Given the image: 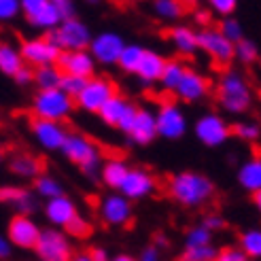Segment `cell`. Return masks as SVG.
<instances>
[{"mask_svg": "<svg viewBox=\"0 0 261 261\" xmlns=\"http://www.w3.org/2000/svg\"><path fill=\"white\" fill-rule=\"evenodd\" d=\"M236 58L242 62V64H253L257 58H259V51H257V45L246 41V38H242V41L236 45Z\"/></svg>", "mask_w": 261, "mask_h": 261, "instance_id": "cell-42", "label": "cell"}, {"mask_svg": "<svg viewBox=\"0 0 261 261\" xmlns=\"http://www.w3.org/2000/svg\"><path fill=\"white\" fill-rule=\"evenodd\" d=\"M164 68H166V60H164L160 54H155V51L145 49V54H142V60H140V64H138L136 74L140 76L142 81L151 83V81H160V79H162Z\"/></svg>", "mask_w": 261, "mask_h": 261, "instance_id": "cell-26", "label": "cell"}, {"mask_svg": "<svg viewBox=\"0 0 261 261\" xmlns=\"http://www.w3.org/2000/svg\"><path fill=\"white\" fill-rule=\"evenodd\" d=\"M15 83L17 85H30V83H34V70L30 66H23L17 72V76H15Z\"/></svg>", "mask_w": 261, "mask_h": 261, "instance_id": "cell-48", "label": "cell"}, {"mask_svg": "<svg viewBox=\"0 0 261 261\" xmlns=\"http://www.w3.org/2000/svg\"><path fill=\"white\" fill-rule=\"evenodd\" d=\"M132 107H134L132 102H127L123 96L117 94L115 98H111L107 104H104L102 111H100L98 115H100V119L107 123V125H111V127H119L121 121L127 117V113L132 111Z\"/></svg>", "mask_w": 261, "mask_h": 261, "instance_id": "cell-24", "label": "cell"}, {"mask_svg": "<svg viewBox=\"0 0 261 261\" xmlns=\"http://www.w3.org/2000/svg\"><path fill=\"white\" fill-rule=\"evenodd\" d=\"M111 261H136V259L129 257V255H117V257H113Z\"/></svg>", "mask_w": 261, "mask_h": 261, "instance_id": "cell-55", "label": "cell"}, {"mask_svg": "<svg viewBox=\"0 0 261 261\" xmlns=\"http://www.w3.org/2000/svg\"><path fill=\"white\" fill-rule=\"evenodd\" d=\"M87 81H89V79H79V76L64 74V76H62V83H60V89H62L66 96H70L72 100H76V96H79L81 91H83V87H85Z\"/></svg>", "mask_w": 261, "mask_h": 261, "instance_id": "cell-40", "label": "cell"}, {"mask_svg": "<svg viewBox=\"0 0 261 261\" xmlns=\"http://www.w3.org/2000/svg\"><path fill=\"white\" fill-rule=\"evenodd\" d=\"M215 98L227 113H246L253 102L249 83L238 72H231V70L223 72V76H221Z\"/></svg>", "mask_w": 261, "mask_h": 261, "instance_id": "cell-4", "label": "cell"}, {"mask_svg": "<svg viewBox=\"0 0 261 261\" xmlns=\"http://www.w3.org/2000/svg\"><path fill=\"white\" fill-rule=\"evenodd\" d=\"M56 5H58V9H60V13H62V19H64V21L76 17V15H74V5L70 3V0H56Z\"/></svg>", "mask_w": 261, "mask_h": 261, "instance_id": "cell-47", "label": "cell"}, {"mask_svg": "<svg viewBox=\"0 0 261 261\" xmlns=\"http://www.w3.org/2000/svg\"><path fill=\"white\" fill-rule=\"evenodd\" d=\"M9 170H11V174H15L17 178L36 180L38 176L45 174V162L38 158V155L19 151V153H13L9 158Z\"/></svg>", "mask_w": 261, "mask_h": 261, "instance_id": "cell-21", "label": "cell"}, {"mask_svg": "<svg viewBox=\"0 0 261 261\" xmlns=\"http://www.w3.org/2000/svg\"><path fill=\"white\" fill-rule=\"evenodd\" d=\"M219 251H215V246H198V249H185L182 253V261H215Z\"/></svg>", "mask_w": 261, "mask_h": 261, "instance_id": "cell-38", "label": "cell"}, {"mask_svg": "<svg viewBox=\"0 0 261 261\" xmlns=\"http://www.w3.org/2000/svg\"><path fill=\"white\" fill-rule=\"evenodd\" d=\"M62 153L70 164H74L87 178H96L102 168V151L91 138L79 132H68Z\"/></svg>", "mask_w": 261, "mask_h": 261, "instance_id": "cell-2", "label": "cell"}, {"mask_svg": "<svg viewBox=\"0 0 261 261\" xmlns=\"http://www.w3.org/2000/svg\"><path fill=\"white\" fill-rule=\"evenodd\" d=\"M217 30L223 34L229 43H233V45H238L242 41V28H240V23L236 19H231V17H225L223 21L219 23Z\"/></svg>", "mask_w": 261, "mask_h": 261, "instance_id": "cell-37", "label": "cell"}, {"mask_svg": "<svg viewBox=\"0 0 261 261\" xmlns=\"http://www.w3.org/2000/svg\"><path fill=\"white\" fill-rule=\"evenodd\" d=\"M56 66L62 74L79 76V79H91L96 72V60L89 51H62Z\"/></svg>", "mask_w": 261, "mask_h": 261, "instance_id": "cell-16", "label": "cell"}, {"mask_svg": "<svg viewBox=\"0 0 261 261\" xmlns=\"http://www.w3.org/2000/svg\"><path fill=\"white\" fill-rule=\"evenodd\" d=\"M155 187H158V180L149 170H145V168H129V174L119 191L127 200H142L151 195Z\"/></svg>", "mask_w": 261, "mask_h": 261, "instance_id": "cell-17", "label": "cell"}, {"mask_svg": "<svg viewBox=\"0 0 261 261\" xmlns=\"http://www.w3.org/2000/svg\"><path fill=\"white\" fill-rule=\"evenodd\" d=\"M185 72H187V66L182 62H178V60H170V62H166V68H164V74H162V85L166 87V89H174L176 91V87H178V83L182 81V76H185Z\"/></svg>", "mask_w": 261, "mask_h": 261, "instance_id": "cell-32", "label": "cell"}, {"mask_svg": "<svg viewBox=\"0 0 261 261\" xmlns=\"http://www.w3.org/2000/svg\"><path fill=\"white\" fill-rule=\"evenodd\" d=\"M211 240H213V233H211V229H206L204 225L189 229V231H187V236H185L187 249H198V246H211Z\"/></svg>", "mask_w": 261, "mask_h": 261, "instance_id": "cell-36", "label": "cell"}, {"mask_svg": "<svg viewBox=\"0 0 261 261\" xmlns=\"http://www.w3.org/2000/svg\"><path fill=\"white\" fill-rule=\"evenodd\" d=\"M211 7H213V11H217V13H221V15H231L233 11H236V0H213L211 3Z\"/></svg>", "mask_w": 261, "mask_h": 261, "instance_id": "cell-45", "label": "cell"}, {"mask_svg": "<svg viewBox=\"0 0 261 261\" xmlns=\"http://www.w3.org/2000/svg\"><path fill=\"white\" fill-rule=\"evenodd\" d=\"M21 13L19 0H0V21H13Z\"/></svg>", "mask_w": 261, "mask_h": 261, "instance_id": "cell-43", "label": "cell"}, {"mask_svg": "<svg viewBox=\"0 0 261 261\" xmlns=\"http://www.w3.org/2000/svg\"><path fill=\"white\" fill-rule=\"evenodd\" d=\"M178 261H182V259H178Z\"/></svg>", "mask_w": 261, "mask_h": 261, "instance_id": "cell-58", "label": "cell"}, {"mask_svg": "<svg viewBox=\"0 0 261 261\" xmlns=\"http://www.w3.org/2000/svg\"><path fill=\"white\" fill-rule=\"evenodd\" d=\"M238 180L244 189L249 191H261V158H253L251 162H246L240 166Z\"/></svg>", "mask_w": 261, "mask_h": 261, "instance_id": "cell-29", "label": "cell"}, {"mask_svg": "<svg viewBox=\"0 0 261 261\" xmlns=\"http://www.w3.org/2000/svg\"><path fill=\"white\" fill-rule=\"evenodd\" d=\"M64 231H66L68 238H81V240H83V238L89 236L91 231H94V227H91V223H89V221H87L83 215H79Z\"/></svg>", "mask_w": 261, "mask_h": 261, "instance_id": "cell-39", "label": "cell"}, {"mask_svg": "<svg viewBox=\"0 0 261 261\" xmlns=\"http://www.w3.org/2000/svg\"><path fill=\"white\" fill-rule=\"evenodd\" d=\"M259 98H261V91H259Z\"/></svg>", "mask_w": 261, "mask_h": 261, "instance_id": "cell-57", "label": "cell"}, {"mask_svg": "<svg viewBox=\"0 0 261 261\" xmlns=\"http://www.w3.org/2000/svg\"><path fill=\"white\" fill-rule=\"evenodd\" d=\"M5 160H7V151H5V147H3V142H0V166L5 164Z\"/></svg>", "mask_w": 261, "mask_h": 261, "instance_id": "cell-56", "label": "cell"}, {"mask_svg": "<svg viewBox=\"0 0 261 261\" xmlns=\"http://www.w3.org/2000/svg\"><path fill=\"white\" fill-rule=\"evenodd\" d=\"M98 215L107 225H132L134 213H132V202L123 195H104L98 202Z\"/></svg>", "mask_w": 261, "mask_h": 261, "instance_id": "cell-12", "label": "cell"}, {"mask_svg": "<svg viewBox=\"0 0 261 261\" xmlns=\"http://www.w3.org/2000/svg\"><path fill=\"white\" fill-rule=\"evenodd\" d=\"M195 136L206 147H219L231 136V125H227L217 113H208L195 123Z\"/></svg>", "mask_w": 261, "mask_h": 261, "instance_id": "cell-13", "label": "cell"}, {"mask_svg": "<svg viewBox=\"0 0 261 261\" xmlns=\"http://www.w3.org/2000/svg\"><path fill=\"white\" fill-rule=\"evenodd\" d=\"M138 261H160V251H158V246H147V249L140 253Z\"/></svg>", "mask_w": 261, "mask_h": 261, "instance_id": "cell-51", "label": "cell"}, {"mask_svg": "<svg viewBox=\"0 0 261 261\" xmlns=\"http://www.w3.org/2000/svg\"><path fill=\"white\" fill-rule=\"evenodd\" d=\"M168 195L180 206L198 208L215 195V182L200 172H180L168 178Z\"/></svg>", "mask_w": 261, "mask_h": 261, "instance_id": "cell-1", "label": "cell"}, {"mask_svg": "<svg viewBox=\"0 0 261 261\" xmlns=\"http://www.w3.org/2000/svg\"><path fill=\"white\" fill-rule=\"evenodd\" d=\"M215 261H217V259H215Z\"/></svg>", "mask_w": 261, "mask_h": 261, "instance_id": "cell-59", "label": "cell"}, {"mask_svg": "<svg viewBox=\"0 0 261 261\" xmlns=\"http://www.w3.org/2000/svg\"><path fill=\"white\" fill-rule=\"evenodd\" d=\"M142 54H145V49L138 47V45H125L123 54L119 58V68L125 70V72H136L138 70V64L142 60Z\"/></svg>", "mask_w": 261, "mask_h": 261, "instance_id": "cell-34", "label": "cell"}, {"mask_svg": "<svg viewBox=\"0 0 261 261\" xmlns=\"http://www.w3.org/2000/svg\"><path fill=\"white\" fill-rule=\"evenodd\" d=\"M189 5H182V3H176V0H158V3L153 5L155 13L166 19H176V17H182L185 13L189 11L187 9Z\"/></svg>", "mask_w": 261, "mask_h": 261, "instance_id": "cell-35", "label": "cell"}, {"mask_svg": "<svg viewBox=\"0 0 261 261\" xmlns=\"http://www.w3.org/2000/svg\"><path fill=\"white\" fill-rule=\"evenodd\" d=\"M34 195L45 198V200H54V198H60V195H66V193H64L62 182L56 176L43 174L34 180Z\"/></svg>", "mask_w": 261, "mask_h": 261, "instance_id": "cell-30", "label": "cell"}, {"mask_svg": "<svg viewBox=\"0 0 261 261\" xmlns=\"http://www.w3.org/2000/svg\"><path fill=\"white\" fill-rule=\"evenodd\" d=\"M253 202H255V206L259 208V213H261V191H255L253 193Z\"/></svg>", "mask_w": 261, "mask_h": 261, "instance_id": "cell-54", "label": "cell"}, {"mask_svg": "<svg viewBox=\"0 0 261 261\" xmlns=\"http://www.w3.org/2000/svg\"><path fill=\"white\" fill-rule=\"evenodd\" d=\"M11 255H13V244L9 242L5 233H0V261H7Z\"/></svg>", "mask_w": 261, "mask_h": 261, "instance_id": "cell-49", "label": "cell"}, {"mask_svg": "<svg viewBox=\"0 0 261 261\" xmlns=\"http://www.w3.org/2000/svg\"><path fill=\"white\" fill-rule=\"evenodd\" d=\"M198 47L204 49L206 54L213 58L215 68L223 70V72H227L231 60L236 58V45L229 43L227 38L215 28H211V30L206 28L198 34Z\"/></svg>", "mask_w": 261, "mask_h": 261, "instance_id": "cell-10", "label": "cell"}, {"mask_svg": "<svg viewBox=\"0 0 261 261\" xmlns=\"http://www.w3.org/2000/svg\"><path fill=\"white\" fill-rule=\"evenodd\" d=\"M217 261H249V257L240 246H225V249L219 251Z\"/></svg>", "mask_w": 261, "mask_h": 261, "instance_id": "cell-44", "label": "cell"}, {"mask_svg": "<svg viewBox=\"0 0 261 261\" xmlns=\"http://www.w3.org/2000/svg\"><path fill=\"white\" fill-rule=\"evenodd\" d=\"M231 136H238L242 140H249V142H255L259 136H261V129L257 123H231Z\"/></svg>", "mask_w": 261, "mask_h": 261, "instance_id": "cell-41", "label": "cell"}, {"mask_svg": "<svg viewBox=\"0 0 261 261\" xmlns=\"http://www.w3.org/2000/svg\"><path fill=\"white\" fill-rule=\"evenodd\" d=\"M21 15L30 28L41 32H54L64 21L56 0H21Z\"/></svg>", "mask_w": 261, "mask_h": 261, "instance_id": "cell-6", "label": "cell"}, {"mask_svg": "<svg viewBox=\"0 0 261 261\" xmlns=\"http://www.w3.org/2000/svg\"><path fill=\"white\" fill-rule=\"evenodd\" d=\"M25 66V62L21 58V51L17 45H13L9 41H0V72L5 76L15 79L17 72Z\"/></svg>", "mask_w": 261, "mask_h": 261, "instance_id": "cell-25", "label": "cell"}, {"mask_svg": "<svg viewBox=\"0 0 261 261\" xmlns=\"http://www.w3.org/2000/svg\"><path fill=\"white\" fill-rule=\"evenodd\" d=\"M211 87H213L211 79H206L204 74L187 68V72H185V76H182V81L178 83L174 94L185 102H198L211 91Z\"/></svg>", "mask_w": 261, "mask_h": 261, "instance_id": "cell-22", "label": "cell"}, {"mask_svg": "<svg viewBox=\"0 0 261 261\" xmlns=\"http://www.w3.org/2000/svg\"><path fill=\"white\" fill-rule=\"evenodd\" d=\"M34 253L38 261H72L74 251H72V242L66 236V231L56 229V227H45L41 231Z\"/></svg>", "mask_w": 261, "mask_h": 261, "instance_id": "cell-7", "label": "cell"}, {"mask_svg": "<svg viewBox=\"0 0 261 261\" xmlns=\"http://www.w3.org/2000/svg\"><path fill=\"white\" fill-rule=\"evenodd\" d=\"M41 227L30 215H13L7 225L9 242L21 251H34V246L41 238Z\"/></svg>", "mask_w": 261, "mask_h": 261, "instance_id": "cell-11", "label": "cell"}, {"mask_svg": "<svg viewBox=\"0 0 261 261\" xmlns=\"http://www.w3.org/2000/svg\"><path fill=\"white\" fill-rule=\"evenodd\" d=\"M62 70L58 66H45V68H36L34 70V85L38 87V91L45 89H60L62 83Z\"/></svg>", "mask_w": 261, "mask_h": 261, "instance_id": "cell-31", "label": "cell"}, {"mask_svg": "<svg viewBox=\"0 0 261 261\" xmlns=\"http://www.w3.org/2000/svg\"><path fill=\"white\" fill-rule=\"evenodd\" d=\"M185 129H187V119L182 111L174 102L162 104V111L158 115V134L168 140H176L185 134Z\"/></svg>", "mask_w": 261, "mask_h": 261, "instance_id": "cell-19", "label": "cell"}, {"mask_svg": "<svg viewBox=\"0 0 261 261\" xmlns=\"http://www.w3.org/2000/svg\"><path fill=\"white\" fill-rule=\"evenodd\" d=\"M127 174H129V168L123 160H109L100 168V178H102L104 185L111 187V189H121Z\"/></svg>", "mask_w": 261, "mask_h": 261, "instance_id": "cell-28", "label": "cell"}, {"mask_svg": "<svg viewBox=\"0 0 261 261\" xmlns=\"http://www.w3.org/2000/svg\"><path fill=\"white\" fill-rule=\"evenodd\" d=\"M47 36L60 51H87L91 41H94L87 23H83L79 17L62 21L58 28L54 32H49Z\"/></svg>", "mask_w": 261, "mask_h": 261, "instance_id": "cell-5", "label": "cell"}, {"mask_svg": "<svg viewBox=\"0 0 261 261\" xmlns=\"http://www.w3.org/2000/svg\"><path fill=\"white\" fill-rule=\"evenodd\" d=\"M72 109H74V100L64 94L62 89L36 91L30 104L32 119L56 121V123H62L64 119H68Z\"/></svg>", "mask_w": 261, "mask_h": 261, "instance_id": "cell-3", "label": "cell"}, {"mask_svg": "<svg viewBox=\"0 0 261 261\" xmlns=\"http://www.w3.org/2000/svg\"><path fill=\"white\" fill-rule=\"evenodd\" d=\"M21 58L25 62V66H30L32 70L36 68H45V66H56L62 51L49 41V36H32V38H23L21 45Z\"/></svg>", "mask_w": 261, "mask_h": 261, "instance_id": "cell-8", "label": "cell"}, {"mask_svg": "<svg viewBox=\"0 0 261 261\" xmlns=\"http://www.w3.org/2000/svg\"><path fill=\"white\" fill-rule=\"evenodd\" d=\"M164 34L170 38V43L182 56H191V54H195V49H200L198 47V34L189 28H185V25H174V28L166 30Z\"/></svg>", "mask_w": 261, "mask_h": 261, "instance_id": "cell-27", "label": "cell"}, {"mask_svg": "<svg viewBox=\"0 0 261 261\" xmlns=\"http://www.w3.org/2000/svg\"><path fill=\"white\" fill-rule=\"evenodd\" d=\"M193 17H195V21H198L200 25H208V23H211V11H208V9H195Z\"/></svg>", "mask_w": 261, "mask_h": 261, "instance_id": "cell-52", "label": "cell"}, {"mask_svg": "<svg viewBox=\"0 0 261 261\" xmlns=\"http://www.w3.org/2000/svg\"><path fill=\"white\" fill-rule=\"evenodd\" d=\"M87 255L91 257V261H111L109 253L104 251L102 246H91V249H87Z\"/></svg>", "mask_w": 261, "mask_h": 261, "instance_id": "cell-50", "label": "cell"}, {"mask_svg": "<svg viewBox=\"0 0 261 261\" xmlns=\"http://www.w3.org/2000/svg\"><path fill=\"white\" fill-rule=\"evenodd\" d=\"M117 96V85L111 79H104V76H91L85 83L83 91L74 100V107H79L85 113H100L102 107L107 104L111 98Z\"/></svg>", "mask_w": 261, "mask_h": 261, "instance_id": "cell-9", "label": "cell"}, {"mask_svg": "<svg viewBox=\"0 0 261 261\" xmlns=\"http://www.w3.org/2000/svg\"><path fill=\"white\" fill-rule=\"evenodd\" d=\"M240 249L246 253V257L261 259V229H251L240 233Z\"/></svg>", "mask_w": 261, "mask_h": 261, "instance_id": "cell-33", "label": "cell"}, {"mask_svg": "<svg viewBox=\"0 0 261 261\" xmlns=\"http://www.w3.org/2000/svg\"><path fill=\"white\" fill-rule=\"evenodd\" d=\"M45 217L51 225H56V229L64 227L66 229L72 221L79 217V208H76V204L68 198V195H60V198H54V200H47L45 202Z\"/></svg>", "mask_w": 261, "mask_h": 261, "instance_id": "cell-20", "label": "cell"}, {"mask_svg": "<svg viewBox=\"0 0 261 261\" xmlns=\"http://www.w3.org/2000/svg\"><path fill=\"white\" fill-rule=\"evenodd\" d=\"M206 229H225V219L217 215V213H211L204 217V223H202Z\"/></svg>", "mask_w": 261, "mask_h": 261, "instance_id": "cell-46", "label": "cell"}, {"mask_svg": "<svg viewBox=\"0 0 261 261\" xmlns=\"http://www.w3.org/2000/svg\"><path fill=\"white\" fill-rule=\"evenodd\" d=\"M72 261H91V257L87 255V251H83V253H76V255L72 257Z\"/></svg>", "mask_w": 261, "mask_h": 261, "instance_id": "cell-53", "label": "cell"}, {"mask_svg": "<svg viewBox=\"0 0 261 261\" xmlns=\"http://www.w3.org/2000/svg\"><path fill=\"white\" fill-rule=\"evenodd\" d=\"M30 132H32L34 140L45 151H62L64 142H66V136H68V129L62 123L43 121V119H32L30 121Z\"/></svg>", "mask_w": 261, "mask_h": 261, "instance_id": "cell-15", "label": "cell"}, {"mask_svg": "<svg viewBox=\"0 0 261 261\" xmlns=\"http://www.w3.org/2000/svg\"><path fill=\"white\" fill-rule=\"evenodd\" d=\"M123 49H125V43L117 32H102L94 36V41H91L87 51L100 64H117L123 54Z\"/></svg>", "mask_w": 261, "mask_h": 261, "instance_id": "cell-14", "label": "cell"}, {"mask_svg": "<svg viewBox=\"0 0 261 261\" xmlns=\"http://www.w3.org/2000/svg\"><path fill=\"white\" fill-rule=\"evenodd\" d=\"M127 136L136 145H149V142H153V138L158 136V117L147 109H138L134 125Z\"/></svg>", "mask_w": 261, "mask_h": 261, "instance_id": "cell-23", "label": "cell"}, {"mask_svg": "<svg viewBox=\"0 0 261 261\" xmlns=\"http://www.w3.org/2000/svg\"><path fill=\"white\" fill-rule=\"evenodd\" d=\"M0 204L11 206L15 215H30V217L38 206L34 191L19 185H0Z\"/></svg>", "mask_w": 261, "mask_h": 261, "instance_id": "cell-18", "label": "cell"}]
</instances>
